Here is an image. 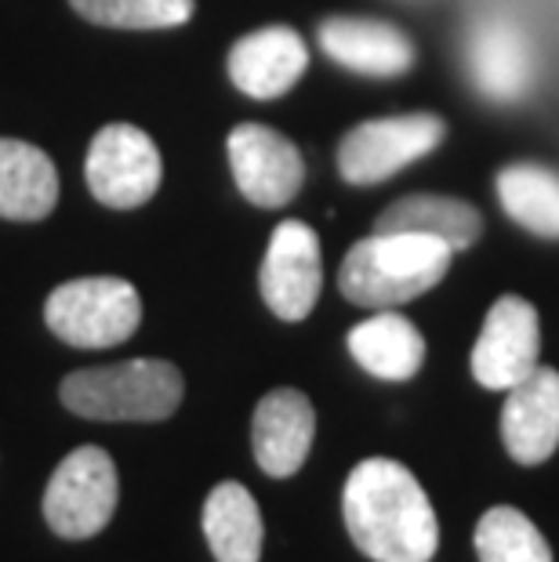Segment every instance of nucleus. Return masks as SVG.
Returning <instances> with one entry per match:
<instances>
[{
	"mask_svg": "<svg viewBox=\"0 0 559 562\" xmlns=\"http://www.w3.org/2000/svg\"><path fill=\"white\" fill-rule=\"evenodd\" d=\"M342 512L356 548L374 562H433L439 548L433 501L400 461L356 464L345 480Z\"/></svg>",
	"mask_w": 559,
	"mask_h": 562,
	"instance_id": "obj_1",
	"label": "nucleus"
},
{
	"mask_svg": "<svg viewBox=\"0 0 559 562\" xmlns=\"http://www.w3.org/2000/svg\"><path fill=\"white\" fill-rule=\"evenodd\" d=\"M450 258L455 250L436 236L374 233L345 255L338 286L360 308H396L444 280Z\"/></svg>",
	"mask_w": 559,
	"mask_h": 562,
	"instance_id": "obj_2",
	"label": "nucleus"
},
{
	"mask_svg": "<svg viewBox=\"0 0 559 562\" xmlns=\"http://www.w3.org/2000/svg\"><path fill=\"white\" fill-rule=\"evenodd\" d=\"M182 374L168 360H124L74 370L58 396L88 422H164L182 403Z\"/></svg>",
	"mask_w": 559,
	"mask_h": 562,
	"instance_id": "obj_3",
	"label": "nucleus"
},
{
	"mask_svg": "<svg viewBox=\"0 0 559 562\" xmlns=\"http://www.w3.org/2000/svg\"><path fill=\"white\" fill-rule=\"evenodd\" d=\"M44 319L47 330L74 349H110L138 330L142 302L121 277H85L47 294Z\"/></svg>",
	"mask_w": 559,
	"mask_h": 562,
	"instance_id": "obj_4",
	"label": "nucleus"
},
{
	"mask_svg": "<svg viewBox=\"0 0 559 562\" xmlns=\"http://www.w3.org/2000/svg\"><path fill=\"white\" fill-rule=\"evenodd\" d=\"M116 501L121 480L113 458L102 447H77L47 480L44 519L66 541H88L110 526Z\"/></svg>",
	"mask_w": 559,
	"mask_h": 562,
	"instance_id": "obj_5",
	"label": "nucleus"
},
{
	"mask_svg": "<svg viewBox=\"0 0 559 562\" xmlns=\"http://www.w3.org/2000/svg\"><path fill=\"white\" fill-rule=\"evenodd\" d=\"M447 127L433 113H396L353 127L338 146V171L353 186H378L403 167L429 157Z\"/></svg>",
	"mask_w": 559,
	"mask_h": 562,
	"instance_id": "obj_6",
	"label": "nucleus"
},
{
	"mask_svg": "<svg viewBox=\"0 0 559 562\" xmlns=\"http://www.w3.org/2000/svg\"><path fill=\"white\" fill-rule=\"evenodd\" d=\"M91 196L105 207L131 211L157 196L164 164L160 149L135 124H110L94 135L85 160Z\"/></svg>",
	"mask_w": 559,
	"mask_h": 562,
	"instance_id": "obj_7",
	"label": "nucleus"
},
{
	"mask_svg": "<svg viewBox=\"0 0 559 562\" xmlns=\"http://www.w3.org/2000/svg\"><path fill=\"white\" fill-rule=\"evenodd\" d=\"M466 69L472 88L494 105L523 102L538 80L530 37L505 15H483L466 33Z\"/></svg>",
	"mask_w": 559,
	"mask_h": 562,
	"instance_id": "obj_8",
	"label": "nucleus"
},
{
	"mask_svg": "<svg viewBox=\"0 0 559 562\" xmlns=\"http://www.w3.org/2000/svg\"><path fill=\"white\" fill-rule=\"evenodd\" d=\"M541 323L538 308L527 297L505 294L483 319V330L472 349V374L483 389H513L538 367Z\"/></svg>",
	"mask_w": 559,
	"mask_h": 562,
	"instance_id": "obj_9",
	"label": "nucleus"
},
{
	"mask_svg": "<svg viewBox=\"0 0 559 562\" xmlns=\"http://www.w3.org/2000/svg\"><path fill=\"white\" fill-rule=\"evenodd\" d=\"M261 297L272 316L299 323L313 313L320 286H324V258L320 236L305 222H280L272 233L266 261H261Z\"/></svg>",
	"mask_w": 559,
	"mask_h": 562,
	"instance_id": "obj_10",
	"label": "nucleus"
},
{
	"mask_svg": "<svg viewBox=\"0 0 559 562\" xmlns=\"http://www.w3.org/2000/svg\"><path fill=\"white\" fill-rule=\"evenodd\" d=\"M230 164L241 193L255 207H283L299 196L305 164L299 146L266 124H241L230 135Z\"/></svg>",
	"mask_w": 559,
	"mask_h": 562,
	"instance_id": "obj_11",
	"label": "nucleus"
},
{
	"mask_svg": "<svg viewBox=\"0 0 559 562\" xmlns=\"http://www.w3.org/2000/svg\"><path fill=\"white\" fill-rule=\"evenodd\" d=\"M502 439L519 464H541L559 450V370L538 363L508 389Z\"/></svg>",
	"mask_w": 559,
	"mask_h": 562,
	"instance_id": "obj_12",
	"label": "nucleus"
},
{
	"mask_svg": "<svg viewBox=\"0 0 559 562\" xmlns=\"http://www.w3.org/2000/svg\"><path fill=\"white\" fill-rule=\"evenodd\" d=\"M320 47L338 66L374 80L403 77L414 66V44L407 41V33L382 19H324L320 22Z\"/></svg>",
	"mask_w": 559,
	"mask_h": 562,
	"instance_id": "obj_13",
	"label": "nucleus"
},
{
	"mask_svg": "<svg viewBox=\"0 0 559 562\" xmlns=\"http://www.w3.org/2000/svg\"><path fill=\"white\" fill-rule=\"evenodd\" d=\"M316 436V411L305 392L277 389L258 403L251 442L258 469L272 480H288L305 464Z\"/></svg>",
	"mask_w": 559,
	"mask_h": 562,
	"instance_id": "obj_14",
	"label": "nucleus"
},
{
	"mask_svg": "<svg viewBox=\"0 0 559 562\" xmlns=\"http://www.w3.org/2000/svg\"><path fill=\"white\" fill-rule=\"evenodd\" d=\"M309 66L305 41L291 26H261L233 44L230 77L251 99H280Z\"/></svg>",
	"mask_w": 559,
	"mask_h": 562,
	"instance_id": "obj_15",
	"label": "nucleus"
},
{
	"mask_svg": "<svg viewBox=\"0 0 559 562\" xmlns=\"http://www.w3.org/2000/svg\"><path fill=\"white\" fill-rule=\"evenodd\" d=\"M58 203V171L33 142L0 138V218L41 222Z\"/></svg>",
	"mask_w": 559,
	"mask_h": 562,
	"instance_id": "obj_16",
	"label": "nucleus"
},
{
	"mask_svg": "<svg viewBox=\"0 0 559 562\" xmlns=\"http://www.w3.org/2000/svg\"><path fill=\"white\" fill-rule=\"evenodd\" d=\"M349 352L367 374L382 381H411L425 363V338L407 316L378 308V316L349 330Z\"/></svg>",
	"mask_w": 559,
	"mask_h": 562,
	"instance_id": "obj_17",
	"label": "nucleus"
},
{
	"mask_svg": "<svg viewBox=\"0 0 559 562\" xmlns=\"http://www.w3.org/2000/svg\"><path fill=\"white\" fill-rule=\"evenodd\" d=\"M374 233H418V236H436L450 250H469L483 236V214L472 203L458 196H403L392 207L378 214Z\"/></svg>",
	"mask_w": 559,
	"mask_h": 562,
	"instance_id": "obj_18",
	"label": "nucleus"
},
{
	"mask_svg": "<svg viewBox=\"0 0 559 562\" xmlns=\"http://www.w3.org/2000/svg\"><path fill=\"white\" fill-rule=\"evenodd\" d=\"M204 537L219 562H258L266 526L244 483H219L204 501Z\"/></svg>",
	"mask_w": 559,
	"mask_h": 562,
	"instance_id": "obj_19",
	"label": "nucleus"
},
{
	"mask_svg": "<svg viewBox=\"0 0 559 562\" xmlns=\"http://www.w3.org/2000/svg\"><path fill=\"white\" fill-rule=\"evenodd\" d=\"M497 200L516 225L559 240V171L545 164H508L497 175Z\"/></svg>",
	"mask_w": 559,
	"mask_h": 562,
	"instance_id": "obj_20",
	"label": "nucleus"
},
{
	"mask_svg": "<svg viewBox=\"0 0 559 562\" xmlns=\"http://www.w3.org/2000/svg\"><path fill=\"white\" fill-rule=\"evenodd\" d=\"M480 562H552V548L519 508L497 505L476 522Z\"/></svg>",
	"mask_w": 559,
	"mask_h": 562,
	"instance_id": "obj_21",
	"label": "nucleus"
},
{
	"mask_svg": "<svg viewBox=\"0 0 559 562\" xmlns=\"http://www.w3.org/2000/svg\"><path fill=\"white\" fill-rule=\"evenodd\" d=\"M80 19L113 30H171L186 26L197 0H69Z\"/></svg>",
	"mask_w": 559,
	"mask_h": 562,
	"instance_id": "obj_22",
	"label": "nucleus"
}]
</instances>
